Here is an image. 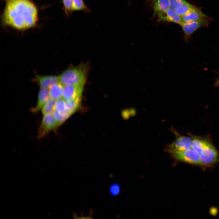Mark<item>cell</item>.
I'll return each instance as SVG.
<instances>
[{
    "instance_id": "cell-1",
    "label": "cell",
    "mask_w": 219,
    "mask_h": 219,
    "mask_svg": "<svg viewBox=\"0 0 219 219\" xmlns=\"http://www.w3.org/2000/svg\"><path fill=\"white\" fill-rule=\"evenodd\" d=\"M2 16V25L19 30L34 26L38 20V11L30 0H6Z\"/></svg>"
},
{
    "instance_id": "cell-2",
    "label": "cell",
    "mask_w": 219,
    "mask_h": 219,
    "mask_svg": "<svg viewBox=\"0 0 219 219\" xmlns=\"http://www.w3.org/2000/svg\"><path fill=\"white\" fill-rule=\"evenodd\" d=\"M86 76L85 66L81 65L64 71L59 77V82L63 86L70 85H84Z\"/></svg>"
},
{
    "instance_id": "cell-3",
    "label": "cell",
    "mask_w": 219,
    "mask_h": 219,
    "mask_svg": "<svg viewBox=\"0 0 219 219\" xmlns=\"http://www.w3.org/2000/svg\"><path fill=\"white\" fill-rule=\"evenodd\" d=\"M167 151L174 158L178 160L201 166L199 154L191 148L183 150L167 148Z\"/></svg>"
},
{
    "instance_id": "cell-4",
    "label": "cell",
    "mask_w": 219,
    "mask_h": 219,
    "mask_svg": "<svg viewBox=\"0 0 219 219\" xmlns=\"http://www.w3.org/2000/svg\"><path fill=\"white\" fill-rule=\"evenodd\" d=\"M200 158L201 166H209L219 162V154L214 146L206 140Z\"/></svg>"
},
{
    "instance_id": "cell-5",
    "label": "cell",
    "mask_w": 219,
    "mask_h": 219,
    "mask_svg": "<svg viewBox=\"0 0 219 219\" xmlns=\"http://www.w3.org/2000/svg\"><path fill=\"white\" fill-rule=\"evenodd\" d=\"M212 18L208 16L199 20L182 24L181 26L183 31L185 40L187 41L191 35L198 29L202 27H207Z\"/></svg>"
},
{
    "instance_id": "cell-6",
    "label": "cell",
    "mask_w": 219,
    "mask_h": 219,
    "mask_svg": "<svg viewBox=\"0 0 219 219\" xmlns=\"http://www.w3.org/2000/svg\"><path fill=\"white\" fill-rule=\"evenodd\" d=\"M58 126L53 113L44 115L39 128V137H43L50 131L56 129Z\"/></svg>"
},
{
    "instance_id": "cell-7",
    "label": "cell",
    "mask_w": 219,
    "mask_h": 219,
    "mask_svg": "<svg viewBox=\"0 0 219 219\" xmlns=\"http://www.w3.org/2000/svg\"><path fill=\"white\" fill-rule=\"evenodd\" d=\"M83 85H70L64 86L62 98L65 100L81 98Z\"/></svg>"
},
{
    "instance_id": "cell-8",
    "label": "cell",
    "mask_w": 219,
    "mask_h": 219,
    "mask_svg": "<svg viewBox=\"0 0 219 219\" xmlns=\"http://www.w3.org/2000/svg\"><path fill=\"white\" fill-rule=\"evenodd\" d=\"M192 138L190 137L178 136L175 141L167 149L176 150H183L191 148Z\"/></svg>"
},
{
    "instance_id": "cell-9",
    "label": "cell",
    "mask_w": 219,
    "mask_h": 219,
    "mask_svg": "<svg viewBox=\"0 0 219 219\" xmlns=\"http://www.w3.org/2000/svg\"><path fill=\"white\" fill-rule=\"evenodd\" d=\"M156 16L160 21L172 22L180 25L182 24L181 17L177 13L175 9H172L169 8Z\"/></svg>"
},
{
    "instance_id": "cell-10",
    "label": "cell",
    "mask_w": 219,
    "mask_h": 219,
    "mask_svg": "<svg viewBox=\"0 0 219 219\" xmlns=\"http://www.w3.org/2000/svg\"><path fill=\"white\" fill-rule=\"evenodd\" d=\"M207 16L202 12L199 8L196 7L186 14L181 17V25L183 23L197 20Z\"/></svg>"
},
{
    "instance_id": "cell-11",
    "label": "cell",
    "mask_w": 219,
    "mask_h": 219,
    "mask_svg": "<svg viewBox=\"0 0 219 219\" xmlns=\"http://www.w3.org/2000/svg\"><path fill=\"white\" fill-rule=\"evenodd\" d=\"M50 98L49 90L47 89H41L39 92L36 105L35 108L32 109V111L36 112L42 110L44 105Z\"/></svg>"
},
{
    "instance_id": "cell-12",
    "label": "cell",
    "mask_w": 219,
    "mask_h": 219,
    "mask_svg": "<svg viewBox=\"0 0 219 219\" xmlns=\"http://www.w3.org/2000/svg\"><path fill=\"white\" fill-rule=\"evenodd\" d=\"M37 80L41 89H47L59 82L58 77L54 76H37Z\"/></svg>"
},
{
    "instance_id": "cell-13",
    "label": "cell",
    "mask_w": 219,
    "mask_h": 219,
    "mask_svg": "<svg viewBox=\"0 0 219 219\" xmlns=\"http://www.w3.org/2000/svg\"><path fill=\"white\" fill-rule=\"evenodd\" d=\"M64 86L59 82L56 83L49 88L50 97L56 100L62 97Z\"/></svg>"
},
{
    "instance_id": "cell-14",
    "label": "cell",
    "mask_w": 219,
    "mask_h": 219,
    "mask_svg": "<svg viewBox=\"0 0 219 219\" xmlns=\"http://www.w3.org/2000/svg\"><path fill=\"white\" fill-rule=\"evenodd\" d=\"M153 7L154 15H157L170 8L169 0H154Z\"/></svg>"
},
{
    "instance_id": "cell-15",
    "label": "cell",
    "mask_w": 219,
    "mask_h": 219,
    "mask_svg": "<svg viewBox=\"0 0 219 219\" xmlns=\"http://www.w3.org/2000/svg\"><path fill=\"white\" fill-rule=\"evenodd\" d=\"M81 98L65 100L67 111L71 114L78 109L80 104Z\"/></svg>"
},
{
    "instance_id": "cell-16",
    "label": "cell",
    "mask_w": 219,
    "mask_h": 219,
    "mask_svg": "<svg viewBox=\"0 0 219 219\" xmlns=\"http://www.w3.org/2000/svg\"><path fill=\"white\" fill-rule=\"evenodd\" d=\"M192 138L191 148L200 155L203 151L206 140L197 137H193Z\"/></svg>"
},
{
    "instance_id": "cell-17",
    "label": "cell",
    "mask_w": 219,
    "mask_h": 219,
    "mask_svg": "<svg viewBox=\"0 0 219 219\" xmlns=\"http://www.w3.org/2000/svg\"><path fill=\"white\" fill-rule=\"evenodd\" d=\"M72 11H81L86 13L91 12L90 9L85 4L83 0H73Z\"/></svg>"
},
{
    "instance_id": "cell-18",
    "label": "cell",
    "mask_w": 219,
    "mask_h": 219,
    "mask_svg": "<svg viewBox=\"0 0 219 219\" xmlns=\"http://www.w3.org/2000/svg\"><path fill=\"white\" fill-rule=\"evenodd\" d=\"M54 108V110L59 113L67 114L70 116L71 115L67 111L65 100L63 98L59 99L55 101Z\"/></svg>"
},
{
    "instance_id": "cell-19",
    "label": "cell",
    "mask_w": 219,
    "mask_h": 219,
    "mask_svg": "<svg viewBox=\"0 0 219 219\" xmlns=\"http://www.w3.org/2000/svg\"><path fill=\"white\" fill-rule=\"evenodd\" d=\"M55 100L50 98L44 105L42 109L43 115L52 114L55 110Z\"/></svg>"
},
{
    "instance_id": "cell-20",
    "label": "cell",
    "mask_w": 219,
    "mask_h": 219,
    "mask_svg": "<svg viewBox=\"0 0 219 219\" xmlns=\"http://www.w3.org/2000/svg\"><path fill=\"white\" fill-rule=\"evenodd\" d=\"M196 7L187 2L175 10L177 13L181 17L186 14Z\"/></svg>"
},
{
    "instance_id": "cell-21",
    "label": "cell",
    "mask_w": 219,
    "mask_h": 219,
    "mask_svg": "<svg viewBox=\"0 0 219 219\" xmlns=\"http://www.w3.org/2000/svg\"><path fill=\"white\" fill-rule=\"evenodd\" d=\"M53 114L58 126L62 124L70 116L68 114L60 113L55 110L54 111Z\"/></svg>"
},
{
    "instance_id": "cell-22",
    "label": "cell",
    "mask_w": 219,
    "mask_h": 219,
    "mask_svg": "<svg viewBox=\"0 0 219 219\" xmlns=\"http://www.w3.org/2000/svg\"><path fill=\"white\" fill-rule=\"evenodd\" d=\"M62 2L65 15L68 16L72 12V7L73 0H62Z\"/></svg>"
},
{
    "instance_id": "cell-23",
    "label": "cell",
    "mask_w": 219,
    "mask_h": 219,
    "mask_svg": "<svg viewBox=\"0 0 219 219\" xmlns=\"http://www.w3.org/2000/svg\"><path fill=\"white\" fill-rule=\"evenodd\" d=\"M170 8L176 10L188 2L185 0H169Z\"/></svg>"
},
{
    "instance_id": "cell-24",
    "label": "cell",
    "mask_w": 219,
    "mask_h": 219,
    "mask_svg": "<svg viewBox=\"0 0 219 219\" xmlns=\"http://www.w3.org/2000/svg\"><path fill=\"white\" fill-rule=\"evenodd\" d=\"M109 190L111 195L113 196H116L120 193V187L118 184L114 183L110 186Z\"/></svg>"
},
{
    "instance_id": "cell-25",
    "label": "cell",
    "mask_w": 219,
    "mask_h": 219,
    "mask_svg": "<svg viewBox=\"0 0 219 219\" xmlns=\"http://www.w3.org/2000/svg\"><path fill=\"white\" fill-rule=\"evenodd\" d=\"M217 83H218V84H219V80H218V81Z\"/></svg>"
}]
</instances>
